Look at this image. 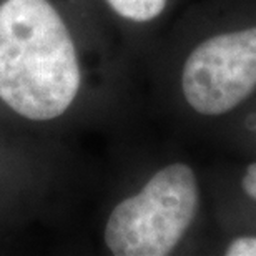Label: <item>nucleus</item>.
Instances as JSON below:
<instances>
[{
	"mask_svg": "<svg viewBox=\"0 0 256 256\" xmlns=\"http://www.w3.org/2000/svg\"><path fill=\"white\" fill-rule=\"evenodd\" d=\"M82 84L76 48L48 0L0 5V98L27 120L64 115Z\"/></svg>",
	"mask_w": 256,
	"mask_h": 256,
	"instance_id": "nucleus-1",
	"label": "nucleus"
},
{
	"mask_svg": "<svg viewBox=\"0 0 256 256\" xmlns=\"http://www.w3.org/2000/svg\"><path fill=\"white\" fill-rule=\"evenodd\" d=\"M200 188L193 168H160L138 193L116 204L105 224V244L116 256H165L185 236L198 212Z\"/></svg>",
	"mask_w": 256,
	"mask_h": 256,
	"instance_id": "nucleus-2",
	"label": "nucleus"
},
{
	"mask_svg": "<svg viewBox=\"0 0 256 256\" xmlns=\"http://www.w3.org/2000/svg\"><path fill=\"white\" fill-rule=\"evenodd\" d=\"M256 88V27L206 38L188 55L182 92L200 115L218 116L240 106Z\"/></svg>",
	"mask_w": 256,
	"mask_h": 256,
	"instance_id": "nucleus-3",
	"label": "nucleus"
},
{
	"mask_svg": "<svg viewBox=\"0 0 256 256\" xmlns=\"http://www.w3.org/2000/svg\"><path fill=\"white\" fill-rule=\"evenodd\" d=\"M168 0H106L112 10L132 22H150L166 7Z\"/></svg>",
	"mask_w": 256,
	"mask_h": 256,
	"instance_id": "nucleus-4",
	"label": "nucleus"
},
{
	"mask_svg": "<svg viewBox=\"0 0 256 256\" xmlns=\"http://www.w3.org/2000/svg\"><path fill=\"white\" fill-rule=\"evenodd\" d=\"M228 256H256V236H240L226 248Z\"/></svg>",
	"mask_w": 256,
	"mask_h": 256,
	"instance_id": "nucleus-5",
	"label": "nucleus"
},
{
	"mask_svg": "<svg viewBox=\"0 0 256 256\" xmlns=\"http://www.w3.org/2000/svg\"><path fill=\"white\" fill-rule=\"evenodd\" d=\"M242 186H243V192L256 202V162L246 168V173H244V176L242 180Z\"/></svg>",
	"mask_w": 256,
	"mask_h": 256,
	"instance_id": "nucleus-6",
	"label": "nucleus"
}]
</instances>
